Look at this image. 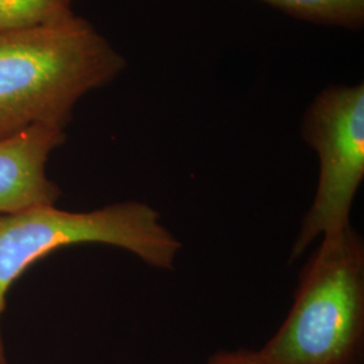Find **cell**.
Here are the masks:
<instances>
[{
    "label": "cell",
    "instance_id": "6da1fadb",
    "mask_svg": "<svg viewBox=\"0 0 364 364\" xmlns=\"http://www.w3.org/2000/svg\"><path fill=\"white\" fill-rule=\"evenodd\" d=\"M126 66L123 54L77 14L0 31V139L33 126L65 131L78 102Z\"/></svg>",
    "mask_w": 364,
    "mask_h": 364
},
{
    "label": "cell",
    "instance_id": "7a4b0ae2",
    "mask_svg": "<svg viewBox=\"0 0 364 364\" xmlns=\"http://www.w3.org/2000/svg\"><path fill=\"white\" fill-rule=\"evenodd\" d=\"M254 356L259 364H362L364 243L352 227L321 239L285 321Z\"/></svg>",
    "mask_w": 364,
    "mask_h": 364
},
{
    "label": "cell",
    "instance_id": "3957f363",
    "mask_svg": "<svg viewBox=\"0 0 364 364\" xmlns=\"http://www.w3.org/2000/svg\"><path fill=\"white\" fill-rule=\"evenodd\" d=\"M82 243L123 248L161 270L174 267L182 247L156 209L141 201L91 212H69L52 205L0 213V364H9L1 317L10 287L36 262Z\"/></svg>",
    "mask_w": 364,
    "mask_h": 364
},
{
    "label": "cell",
    "instance_id": "277c9868",
    "mask_svg": "<svg viewBox=\"0 0 364 364\" xmlns=\"http://www.w3.org/2000/svg\"><path fill=\"white\" fill-rule=\"evenodd\" d=\"M301 136L318 159L312 205L304 216L290 259L316 239L351 225V209L364 180V84H331L318 92L301 120Z\"/></svg>",
    "mask_w": 364,
    "mask_h": 364
},
{
    "label": "cell",
    "instance_id": "5b68a950",
    "mask_svg": "<svg viewBox=\"0 0 364 364\" xmlns=\"http://www.w3.org/2000/svg\"><path fill=\"white\" fill-rule=\"evenodd\" d=\"M65 131L33 126L0 139V213L55 205L61 197L46 165L65 142Z\"/></svg>",
    "mask_w": 364,
    "mask_h": 364
},
{
    "label": "cell",
    "instance_id": "8992f818",
    "mask_svg": "<svg viewBox=\"0 0 364 364\" xmlns=\"http://www.w3.org/2000/svg\"><path fill=\"white\" fill-rule=\"evenodd\" d=\"M287 16L316 26L360 31L364 0H258Z\"/></svg>",
    "mask_w": 364,
    "mask_h": 364
},
{
    "label": "cell",
    "instance_id": "52a82bcc",
    "mask_svg": "<svg viewBox=\"0 0 364 364\" xmlns=\"http://www.w3.org/2000/svg\"><path fill=\"white\" fill-rule=\"evenodd\" d=\"M77 0H0V31L52 25L76 15Z\"/></svg>",
    "mask_w": 364,
    "mask_h": 364
},
{
    "label": "cell",
    "instance_id": "ba28073f",
    "mask_svg": "<svg viewBox=\"0 0 364 364\" xmlns=\"http://www.w3.org/2000/svg\"><path fill=\"white\" fill-rule=\"evenodd\" d=\"M207 364H259L254 356V351L250 350H235V351H218L213 353Z\"/></svg>",
    "mask_w": 364,
    "mask_h": 364
}]
</instances>
